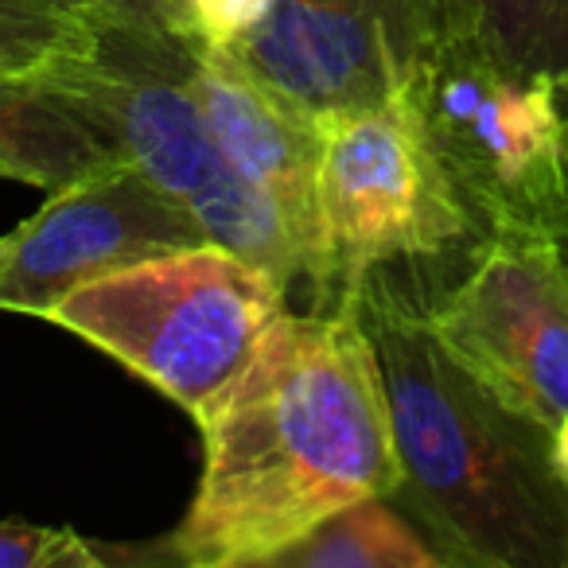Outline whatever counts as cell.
I'll use <instances>...</instances> for the list:
<instances>
[{"mask_svg":"<svg viewBox=\"0 0 568 568\" xmlns=\"http://www.w3.org/2000/svg\"><path fill=\"white\" fill-rule=\"evenodd\" d=\"M79 4L94 12V17L110 20V24H133V28H149V32L175 36L164 0H79Z\"/></svg>","mask_w":568,"mask_h":568,"instance_id":"18","label":"cell"},{"mask_svg":"<svg viewBox=\"0 0 568 568\" xmlns=\"http://www.w3.org/2000/svg\"><path fill=\"white\" fill-rule=\"evenodd\" d=\"M394 417L402 487L448 565L568 568V475L557 436L490 394L382 273L355 293Z\"/></svg>","mask_w":568,"mask_h":568,"instance_id":"2","label":"cell"},{"mask_svg":"<svg viewBox=\"0 0 568 568\" xmlns=\"http://www.w3.org/2000/svg\"><path fill=\"white\" fill-rule=\"evenodd\" d=\"M94 549L74 529L0 521V568H94Z\"/></svg>","mask_w":568,"mask_h":568,"instance_id":"16","label":"cell"},{"mask_svg":"<svg viewBox=\"0 0 568 568\" xmlns=\"http://www.w3.org/2000/svg\"><path fill=\"white\" fill-rule=\"evenodd\" d=\"M397 102L483 237L568 253V110L552 87L490 55L467 0H420Z\"/></svg>","mask_w":568,"mask_h":568,"instance_id":"3","label":"cell"},{"mask_svg":"<svg viewBox=\"0 0 568 568\" xmlns=\"http://www.w3.org/2000/svg\"><path fill=\"white\" fill-rule=\"evenodd\" d=\"M110 164L118 156L36 74H0V180L59 191Z\"/></svg>","mask_w":568,"mask_h":568,"instance_id":"11","label":"cell"},{"mask_svg":"<svg viewBox=\"0 0 568 568\" xmlns=\"http://www.w3.org/2000/svg\"><path fill=\"white\" fill-rule=\"evenodd\" d=\"M195 94L222 164L261 187L293 222L312 257V293H327V242L320 211L324 129L257 82L226 48H195Z\"/></svg>","mask_w":568,"mask_h":568,"instance_id":"10","label":"cell"},{"mask_svg":"<svg viewBox=\"0 0 568 568\" xmlns=\"http://www.w3.org/2000/svg\"><path fill=\"white\" fill-rule=\"evenodd\" d=\"M133 24H105L90 55L51 63L36 79L121 160L187 203L222 168L195 94V48Z\"/></svg>","mask_w":568,"mask_h":568,"instance_id":"7","label":"cell"},{"mask_svg":"<svg viewBox=\"0 0 568 568\" xmlns=\"http://www.w3.org/2000/svg\"><path fill=\"white\" fill-rule=\"evenodd\" d=\"M444 552L389 506L358 498L335 510L304 541L284 549L273 568H444Z\"/></svg>","mask_w":568,"mask_h":568,"instance_id":"13","label":"cell"},{"mask_svg":"<svg viewBox=\"0 0 568 568\" xmlns=\"http://www.w3.org/2000/svg\"><path fill=\"white\" fill-rule=\"evenodd\" d=\"M273 0H187L195 36L206 48H230L265 20Z\"/></svg>","mask_w":568,"mask_h":568,"instance_id":"17","label":"cell"},{"mask_svg":"<svg viewBox=\"0 0 568 568\" xmlns=\"http://www.w3.org/2000/svg\"><path fill=\"white\" fill-rule=\"evenodd\" d=\"M110 20L79 0H0V74H40L71 55H90Z\"/></svg>","mask_w":568,"mask_h":568,"instance_id":"15","label":"cell"},{"mask_svg":"<svg viewBox=\"0 0 568 568\" xmlns=\"http://www.w3.org/2000/svg\"><path fill=\"white\" fill-rule=\"evenodd\" d=\"M203 242L187 203L118 160L51 191L32 219L0 237V308L48 320L79 284Z\"/></svg>","mask_w":568,"mask_h":568,"instance_id":"8","label":"cell"},{"mask_svg":"<svg viewBox=\"0 0 568 568\" xmlns=\"http://www.w3.org/2000/svg\"><path fill=\"white\" fill-rule=\"evenodd\" d=\"M320 211L327 242V293L339 304L366 276L402 261H436L479 226L452 191L444 168L402 102L358 113L324 133Z\"/></svg>","mask_w":568,"mask_h":568,"instance_id":"5","label":"cell"},{"mask_svg":"<svg viewBox=\"0 0 568 568\" xmlns=\"http://www.w3.org/2000/svg\"><path fill=\"white\" fill-rule=\"evenodd\" d=\"M187 211L203 226L206 242L257 265L281 288H288L301 276L304 281L312 276L308 245L301 242L293 222L284 219V211L265 191L242 180L234 168L222 164L195 195H187Z\"/></svg>","mask_w":568,"mask_h":568,"instance_id":"12","label":"cell"},{"mask_svg":"<svg viewBox=\"0 0 568 568\" xmlns=\"http://www.w3.org/2000/svg\"><path fill=\"white\" fill-rule=\"evenodd\" d=\"M467 20L490 55L552 87L568 110V0H467Z\"/></svg>","mask_w":568,"mask_h":568,"instance_id":"14","label":"cell"},{"mask_svg":"<svg viewBox=\"0 0 568 568\" xmlns=\"http://www.w3.org/2000/svg\"><path fill=\"white\" fill-rule=\"evenodd\" d=\"M199 428L203 475L172 534L183 565H273L335 510L402 487L382 363L355 296L284 312Z\"/></svg>","mask_w":568,"mask_h":568,"instance_id":"1","label":"cell"},{"mask_svg":"<svg viewBox=\"0 0 568 568\" xmlns=\"http://www.w3.org/2000/svg\"><path fill=\"white\" fill-rule=\"evenodd\" d=\"M428 327L510 409L552 428L568 417V253L529 237H483Z\"/></svg>","mask_w":568,"mask_h":568,"instance_id":"6","label":"cell"},{"mask_svg":"<svg viewBox=\"0 0 568 568\" xmlns=\"http://www.w3.org/2000/svg\"><path fill=\"white\" fill-rule=\"evenodd\" d=\"M284 296L257 265L203 242L79 284L48 324L110 355L199 425L281 324Z\"/></svg>","mask_w":568,"mask_h":568,"instance_id":"4","label":"cell"},{"mask_svg":"<svg viewBox=\"0 0 568 568\" xmlns=\"http://www.w3.org/2000/svg\"><path fill=\"white\" fill-rule=\"evenodd\" d=\"M164 9H168V20H172L175 36H183V40H199V36H195V20H191V9H187V0H164Z\"/></svg>","mask_w":568,"mask_h":568,"instance_id":"19","label":"cell"},{"mask_svg":"<svg viewBox=\"0 0 568 568\" xmlns=\"http://www.w3.org/2000/svg\"><path fill=\"white\" fill-rule=\"evenodd\" d=\"M552 436H557V459H560V471L568 475V417L560 420L557 433H552Z\"/></svg>","mask_w":568,"mask_h":568,"instance_id":"20","label":"cell"},{"mask_svg":"<svg viewBox=\"0 0 568 568\" xmlns=\"http://www.w3.org/2000/svg\"><path fill=\"white\" fill-rule=\"evenodd\" d=\"M417 20L420 0H273L226 51L327 133L397 102Z\"/></svg>","mask_w":568,"mask_h":568,"instance_id":"9","label":"cell"}]
</instances>
